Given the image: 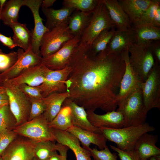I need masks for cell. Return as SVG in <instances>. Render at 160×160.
Segmentation results:
<instances>
[{
	"label": "cell",
	"instance_id": "1",
	"mask_svg": "<svg viewBox=\"0 0 160 160\" xmlns=\"http://www.w3.org/2000/svg\"><path fill=\"white\" fill-rule=\"evenodd\" d=\"M122 52L108 54L103 51L94 56L89 51L76 47L65 82L68 98L86 110H116V99L125 68Z\"/></svg>",
	"mask_w": 160,
	"mask_h": 160
},
{
	"label": "cell",
	"instance_id": "2",
	"mask_svg": "<svg viewBox=\"0 0 160 160\" xmlns=\"http://www.w3.org/2000/svg\"><path fill=\"white\" fill-rule=\"evenodd\" d=\"M99 129L107 140L115 143L118 148L126 151L133 150L136 142L143 134L155 130L154 127L146 122L137 126Z\"/></svg>",
	"mask_w": 160,
	"mask_h": 160
},
{
	"label": "cell",
	"instance_id": "3",
	"mask_svg": "<svg viewBox=\"0 0 160 160\" xmlns=\"http://www.w3.org/2000/svg\"><path fill=\"white\" fill-rule=\"evenodd\" d=\"M116 28L102 0H99L90 21L80 37L77 47L89 50L95 39L106 29Z\"/></svg>",
	"mask_w": 160,
	"mask_h": 160
},
{
	"label": "cell",
	"instance_id": "4",
	"mask_svg": "<svg viewBox=\"0 0 160 160\" xmlns=\"http://www.w3.org/2000/svg\"><path fill=\"white\" fill-rule=\"evenodd\" d=\"M124 119V127L138 126L145 123L147 113L144 105L142 91L139 88L118 106Z\"/></svg>",
	"mask_w": 160,
	"mask_h": 160
},
{
	"label": "cell",
	"instance_id": "5",
	"mask_svg": "<svg viewBox=\"0 0 160 160\" xmlns=\"http://www.w3.org/2000/svg\"><path fill=\"white\" fill-rule=\"evenodd\" d=\"M135 43L128 47L129 62L142 82L147 79L155 60L149 47V42Z\"/></svg>",
	"mask_w": 160,
	"mask_h": 160
},
{
	"label": "cell",
	"instance_id": "6",
	"mask_svg": "<svg viewBox=\"0 0 160 160\" xmlns=\"http://www.w3.org/2000/svg\"><path fill=\"white\" fill-rule=\"evenodd\" d=\"M3 86L8 97L10 109L15 116L17 126L28 121L31 103L29 99L21 90L18 86L5 80Z\"/></svg>",
	"mask_w": 160,
	"mask_h": 160
},
{
	"label": "cell",
	"instance_id": "7",
	"mask_svg": "<svg viewBox=\"0 0 160 160\" xmlns=\"http://www.w3.org/2000/svg\"><path fill=\"white\" fill-rule=\"evenodd\" d=\"M13 130L18 135L36 143L47 141H55L49 123L42 114L16 126Z\"/></svg>",
	"mask_w": 160,
	"mask_h": 160
},
{
	"label": "cell",
	"instance_id": "8",
	"mask_svg": "<svg viewBox=\"0 0 160 160\" xmlns=\"http://www.w3.org/2000/svg\"><path fill=\"white\" fill-rule=\"evenodd\" d=\"M74 37L68 24H61L49 30L41 41L40 56L45 58L53 54Z\"/></svg>",
	"mask_w": 160,
	"mask_h": 160
},
{
	"label": "cell",
	"instance_id": "9",
	"mask_svg": "<svg viewBox=\"0 0 160 160\" xmlns=\"http://www.w3.org/2000/svg\"><path fill=\"white\" fill-rule=\"evenodd\" d=\"M143 99L146 112L160 109V66L156 62L144 82L141 84Z\"/></svg>",
	"mask_w": 160,
	"mask_h": 160
},
{
	"label": "cell",
	"instance_id": "10",
	"mask_svg": "<svg viewBox=\"0 0 160 160\" xmlns=\"http://www.w3.org/2000/svg\"><path fill=\"white\" fill-rule=\"evenodd\" d=\"M80 38L79 36L74 37L53 54L45 58L42 57L41 63L52 70H61L68 66Z\"/></svg>",
	"mask_w": 160,
	"mask_h": 160
},
{
	"label": "cell",
	"instance_id": "11",
	"mask_svg": "<svg viewBox=\"0 0 160 160\" xmlns=\"http://www.w3.org/2000/svg\"><path fill=\"white\" fill-rule=\"evenodd\" d=\"M125 68L120 86L116 101L118 105L137 89L142 82L132 68L129 62L128 48L122 52Z\"/></svg>",
	"mask_w": 160,
	"mask_h": 160
},
{
	"label": "cell",
	"instance_id": "12",
	"mask_svg": "<svg viewBox=\"0 0 160 160\" xmlns=\"http://www.w3.org/2000/svg\"><path fill=\"white\" fill-rule=\"evenodd\" d=\"M17 52V58L15 63L7 70L0 73L4 81L14 79L28 68L41 63L42 57L35 53L31 46L25 51L19 48Z\"/></svg>",
	"mask_w": 160,
	"mask_h": 160
},
{
	"label": "cell",
	"instance_id": "13",
	"mask_svg": "<svg viewBox=\"0 0 160 160\" xmlns=\"http://www.w3.org/2000/svg\"><path fill=\"white\" fill-rule=\"evenodd\" d=\"M71 70L69 66L58 70L48 69L44 82L37 86L43 97L54 92H67L65 82Z\"/></svg>",
	"mask_w": 160,
	"mask_h": 160
},
{
	"label": "cell",
	"instance_id": "14",
	"mask_svg": "<svg viewBox=\"0 0 160 160\" xmlns=\"http://www.w3.org/2000/svg\"><path fill=\"white\" fill-rule=\"evenodd\" d=\"M36 142L18 135L1 156L3 160H32Z\"/></svg>",
	"mask_w": 160,
	"mask_h": 160
},
{
	"label": "cell",
	"instance_id": "15",
	"mask_svg": "<svg viewBox=\"0 0 160 160\" xmlns=\"http://www.w3.org/2000/svg\"><path fill=\"white\" fill-rule=\"evenodd\" d=\"M42 1V0H23V6L29 9L33 15L34 27L31 31L32 41L31 47L33 51L39 56L41 39L44 34L49 31L44 25L42 22L43 20L39 14V9Z\"/></svg>",
	"mask_w": 160,
	"mask_h": 160
},
{
	"label": "cell",
	"instance_id": "16",
	"mask_svg": "<svg viewBox=\"0 0 160 160\" xmlns=\"http://www.w3.org/2000/svg\"><path fill=\"white\" fill-rule=\"evenodd\" d=\"M51 130L55 141L71 150L76 160H92L89 151L81 146L80 142L73 134L67 131L52 128Z\"/></svg>",
	"mask_w": 160,
	"mask_h": 160
},
{
	"label": "cell",
	"instance_id": "17",
	"mask_svg": "<svg viewBox=\"0 0 160 160\" xmlns=\"http://www.w3.org/2000/svg\"><path fill=\"white\" fill-rule=\"evenodd\" d=\"M88 119L94 127L98 128L116 129L124 127V117L120 112L113 111L100 115L95 111L86 110Z\"/></svg>",
	"mask_w": 160,
	"mask_h": 160
},
{
	"label": "cell",
	"instance_id": "18",
	"mask_svg": "<svg viewBox=\"0 0 160 160\" xmlns=\"http://www.w3.org/2000/svg\"><path fill=\"white\" fill-rule=\"evenodd\" d=\"M48 70L41 63L28 68L17 76L8 80L17 86L25 84L31 86L37 87L44 82Z\"/></svg>",
	"mask_w": 160,
	"mask_h": 160
},
{
	"label": "cell",
	"instance_id": "19",
	"mask_svg": "<svg viewBox=\"0 0 160 160\" xmlns=\"http://www.w3.org/2000/svg\"><path fill=\"white\" fill-rule=\"evenodd\" d=\"M135 42L132 27L125 30H116L104 51L107 54L121 53Z\"/></svg>",
	"mask_w": 160,
	"mask_h": 160
},
{
	"label": "cell",
	"instance_id": "20",
	"mask_svg": "<svg viewBox=\"0 0 160 160\" xmlns=\"http://www.w3.org/2000/svg\"><path fill=\"white\" fill-rule=\"evenodd\" d=\"M158 138L156 135L145 133L137 140L134 149L143 160H148L152 157L160 155V149L156 145Z\"/></svg>",
	"mask_w": 160,
	"mask_h": 160
},
{
	"label": "cell",
	"instance_id": "21",
	"mask_svg": "<svg viewBox=\"0 0 160 160\" xmlns=\"http://www.w3.org/2000/svg\"><path fill=\"white\" fill-rule=\"evenodd\" d=\"M74 135L81 142L82 147L89 150L91 144L97 146L100 150L106 146L107 140L103 134L85 130L72 126L67 131Z\"/></svg>",
	"mask_w": 160,
	"mask_h": 160
},
{
	"label": "cell",
	"instance_id": "22",
	"mask_svg": "<svg viewBox=\"0 0 160 160\" xmlns=\"http://www.w3.org/2000/svg\"><path fill=\"white\" fill-rule=\"evenodd\" d=\"M63 105H68L71 108L73 126L91 132L102 134L99 128L91 124L88 119L86 111L83 107L68 98L64 101Z\"/></svg>",
	"mask_w": 160,
	"mask_h": 160
},
{
	"label": "cell",
	"instance_id": "23",
	"mask_svg": "<svg viewBox=\"0 0 160 160\" xmlns=\"http://www.w3.org/2000/svg\"><path fill=\"white\" fill-rule=\"evenodd\" d=\"M116 30H126L132 27L127 16L117 0H102Z\"/></svg>",
	"mask_w": 160,
	"mask_h": 160
},
{
	"label": "cell",
	"instance_id": "24",
	"mask_svg": "<svg viewBox=\"0 0 160 160\" xmlns=\"http://www.w3.org/2000/svg\"><path fill=\"white\" fill-rule=\"evenodd\" d=\"M118 1L132 25L140 20L152 0H119Z\"/></svg>",
	"mask_w": 160,
	"mask_h": 160
},
{
	"label": "cell",
	"instance_id": "25",
	"mask_svg": "<svg viewBox=\"0 0 160 160\" xmlns=\"http://www.w3.org/2000/svg\"><path fill=\"white\" fill-rule=\"evenodd\" d=\"M41 10L46 18L45 25L49 30L61 24H68L71 15L76 10L64 6L59 9L50 8H42Z\"/></svg>",
	"mask_w": 160,
	"mask_h": 160
},
{
	"label": "cell",
	"instance_id": "26",
	"mask_svg": "<svg viewBox=\"0 0 160 160\" xmlns=\"http://www.w3.org/2000/svg\"><path fill=\"white\" fill-rule=\"evenodd\" d=\"M69 96V93L67 92H56L43 98L45 109L42 115L49 123L53 120L59 112L64 102Z\"/></svg>",
	"mask_w": 160,
	"mask_h": 160
},
{
	"label": "cell",
	"instance_id": "27",
	"mask_svg": "<svg viewBox=\"0 0 160 160\" xmlns=\"http://www.w3.org/2000/svg\"><path fill=\"white\" fill-rule=\"evenodd\" d=\"M136 43H147L160 40V27L137 22L132 25Z\"/></svg>",
	"mask_w": 160,
	"mask_h": 160
},
{
	"label": "cell",
	"instance_id": "28",
	"mask_svg": "<svg viewBox=\"0 0 160 160\" xmlns=\"http://www.w3.org/2000/svg\"><path fill=\"white\" fill-rule=\"evenodd\" d=\"M13 32L12 37L16 47L25 51L31 46L32 34L25 24L18 21L11 24L9 26Z\"/></svg>",
	"mask_w": 160,
	"mask_h": 160
},
{
	"label": "cell",
	"instance_id": "29",
	"mask_svg": "<svg viewBox=\"0 0 160 160\" xmlns=\"http://www.w3.org/2000/svg\"><path fill=\"white\" fill-rule=\"evenodd\" d=\"M93 12H84L76 10L73 12L68 25L71 33L74 37H81L89 24Z\"/></svg>",
	"mask_w": 160,
	"mask_h": 160
},
{
	"label": "cell",
	"instance_id": "30",
	"mask_svg": "<svg viewBox=\"0 0 160 160\" xmlns=\"http://www.w3.org/2000/svg\"><path fill=\"white\" fill-rule=\"evenodd\" d=\"M23 4V0L7 1L1 12L0 20L5 25L9 26L18 22L19 11Z\"/></svg>",
	"mask_w": 160,
	"mask_h": 160
},
{
	"label": "cell",
	"instance_id": "31",
	"mask_svg": "<svg viewBox=\"0 0 160 160\" xmlns=\"http://www.w3.org/2000/svg\"><path fill=\"white\" fill-rule=\"evenodd\" d=\"M50 128L67 131L73 126L71 110L68 106L62 105L61 108L53 120L49 123Z\"/></svg>",
	"mask_w": 160,
	"mask_h": 160
},
{
	"label": "cell",
	"instance_id": "32",
	"mask_svg": "<svg viewBox=\"0 0 160 160\" xmlns=\"http://www.w3.org/2000/svg\"><path fill=\"white\" fill-rule=\"evenodd\" d=\"M116 31V28H113L106 29L102 31L93 41L89 50V53L95 56L104 51Z\"/></svg>",
	"mask_w": 160,
	"mask_h": 160
},
{
	"label": "cell",
	"instance_id": "33",
	"mask_svg": "<svg viewBox=\"0 0 160 160\" xmlns=\"http://www.w3.org/2000/svg\"><path fill=\"white\" fill-rule=\"evenodd\" d=\"M17 126L16 119L9 104L0 108V133L13 130Z\"/></svg>",
	"mask_w": 160,
	"mask_h": 160
},
{
	"label": "cell",
	"instance_id": "34",
	"mask_svg": "<svg viewBox=\"0 0 160 160\" xmlns=\"http://www.w3.org/2000/svg\"><path fill=\"white\" fill-rule=\"evenodd\" d=\"M99 0H64V7L87 12H93L95 9Z\"/></svg>",
	"mask_w": 160,
	"mask_h": 160
},
{
	"label": "cell",
	"instance_id": "35",
	"mask_svg": "<svg viewBox=\"0 0 160 160\" xmlns=\"http://www.w3.org/2000/svg\"><path fill=\"white\" fill-rule=\"evenodd\" d=\"M56 150L55 141H47L36 143L34 149V156L38 160H47Z\"/></svg>",
	"mask_w": 160,
	"mask_h": 160
},
{
	"label": "cell",
	"instance_id": "36",
	"mask_svg": "<svg viewBox=\"0 0 160 160\" xmlns=\"http://www.w3.org/2000/svg\"><path fill=\"white\" fill-rule=\"evenodd\" d=\"M89 151L94 160H117V153H111L107 145L102 150L90 148Z\"/></svg>",
	"mask_w": 160,
	"mask_h": 160
},
{
	"label": "cell",
	"instance_id": "37",
	"mask_svg": "<svg viewBox=\"0 0 160 160\" xmlns=\"http://www.w3.org/2000/svg\"><path fill=\"white\" fill-rule=\"evenodd\" d=\"M17 58V51H12L7 53L3 52H0V73L5 71L11 68L16 62Z\"/></svg>",
	"mask_w": 160,
	"mask_h": 160
},
{
	"label": "cell",
	"instance_id": "38",
	"mask_svg": "<svg viewBox=\"0 0 160 160\" xmlns=\"http://www.w3.org/2000/svg\"><path fill=\"white\" fill-rule=\"evenodd\" d=\"M18 136L13 130L0 133V156Z\"/></svg>",
	"mask_w": 160,
	"mask_h": 160
},
{
	"label": "cell",
	"instance_id": "39",
	"mask_svg": "<svg viewBox=\"0 0 160 160\" xmlns=\"http://www.w3.org/2000/svg\"><path fill=\"white\" fill-rule=\"evenodd\" d=\"M160 6V0H152V1L141 18L137 22L151 25L156 10Z\"/></svg>",
	"mask_w": 160,
	"mask_h": 160
},
{
	"label": "cell",
	"instance_id": "40",
	"mask_svg": "<svg viewBox=\"0 0 160 160\" xmlns=\"http://www.w3.org/2000/svg\"><path fill=\"white\" fill-rule=\"evenodd\" d=\"M29 99L31 102V107L28 121L31 120L43 114L45 109V106L43 98L39 99Z\"/></svg>",
	"mask_w": 160,
	"mask_h": 160
},
{
	"label": "cell",
	"instance_id": "41",
	"mask_svg": "<svg viewBox=\"0 0 160 160\" xmlns=\"http://www.w3.org/2000/svg\"><path fill=\"white\" fill-rule=\"evenodd\" d=\"M110 146L113 150L117 153L121 160H143L134 149L123 151L114 145H110Z\"/></svg>",
	"mask_w": 160,
	"mask_h": 160
},
{
	"label": "cell",
	"instance_id": "42",
	"mask_svg": "<svg viewBox=\"0 0 160 160\" xmlns=\"http://www.w3.org/2000/svg\"><path fill=\"white\" fill-rule=\"evenodd\" d=\"M21 90L29 98L39 99L43 97L37 87H33L25 84L18 86Z\"/></svg>",
	"mask_w": 160,
	"mask_h": 160
},
{
	"label": "cell",
	"instance_id": "43",
	"mask_svg": "<svg viewBox=\"0 0 160 160\" xmlns=\"http://www.w3.org/2000/svg\"><path fill=\"white\" fill-rule=\"evenodd\" d=\"M149 47L153 55L155 61L160 64V40L153 41L149 42Z\"/></svg>",
	"mask_w": 160,
	"mask_h": 160
},
{
	"label": "cell",
	"instance_id": "44",
	"mask_svg": "<svg viewBox=\"0 0 160 160\" xmlns=\"http://www.w3.org/2000/svg\"><path fill=\"white\" fill-rule=\"evenodd\" d=\"M0 42L9 49H12L16 47L11 36H6L0 33Z\"/></svg>",
	"mask_w": 160,
	"mask_h": 160
},
{
	"label": "cell",
	"instance_id": "45",
	"mask_svg": "<svg viewBox=\"0 0 160 160\" xmlns=\"http://www.w3.org/2000/svg\"><path fill=\"white\" fill-rule=\"evenodd\" d=\"M151 25L157 27H160V6L156 11Z\"/></svg>",
	"mask_w": 160,
	"mask_h": 160
},
{
	"label": "cell",
	"instance_id": "46",
	"mask_svg": "<svg viewBox=\"0 0 160 160\" xmlns=\"http://www.w3.org/2000/svg\"><path fill=\"white\" fill-rule=\"evenodd\" d=\"M56 0H42L41 7L42 8H49L52 6Z\"/></svg>",
	"mask_w": 160,
	"mask_h": 160
},
{
	"label": "cell",
	"instance_id": "47",
	"mask_svg": "<svg viewBox=\"0 0 160 160\" xmlns=\"http://www.w3.org/2000/svg\"><path fill=\"white\" fill-rule=\"evenodd\" d=\"M0 100H8L6 89L3 85L0 87Z\"/></svg>",
	"mask_w": 160,
	"mask_h": 160
},
{
	"label": "cell",
	"instance_id": "48",
	"mask_svg": "<svg viewBox=\"0 0 160 160\" xmlns=\"http://www.w3.org/2000/svg\"><path fill=\"white\" fill-rule=\"evenodd\" d=\"M63 156L58 154L57 151L54 152L47 160H63Z\"/></svg>",
	"mask_w": 160,
	"mask_h": 160
},
{
	"label": "cell",
	"instance_id": "49",
	"mask_svg": "<svg viewBox=\"0 0 160 160\" xmlns=\"http://www.w3.org/2000/svg\"><path fill=\"white\" fill-rule=\"evenodd\" d=\"M8 104V100H0V108L3 106Z\"/></svg>",
	"mask_w": 160,
	"mask_h": 160
},
{
	"label": "cell",
	"instance_id": "50",
	"mask_svg": "<svg viewBox=\"0 0 160 160\" xmlns=\"http://www.w3.org/2000/svg\"><path fill=\"white\" fill-rule=\"evenodd\" d=\"M6 1V0H0V16L1 10Z\"/></svg>",
	"mask_w": 160,
	"mask_h": 160
},
{
	"label": "cell",
	"instance_id": "51",
	"mask_svg": "<svg viewBox=\"0 0 160 160\" xmlns=\"http://www.w3.org/2000/svg\"><path fill=\"white\" fill-rule=\"evenodd\" d=\"M4 81L0 74V87L3 85Z\"/></svg>",
	"mask_w": 160,
	"mask_h": 160
},
{
	"label": "cell",
	"instance_id": "52",
	"mask_svg": "<svg viewBox=\"0 0 160 160\" xmlns=\"http://www.w3.org/2000/svg\"><path fill=\"white\" fill-rule=\"evenodd\" d=\"M67 153L66 152H65L63 153H62L61 154H60L61 155L63 156V160H67Z\"/></svg>",
	"mask_w": 160,
	"mask_h": 160
},
{
	"label": "cell",
	"instance_id": "53",
	"mask_svg": "<svg viewBox=\"0 0 160 160\" xmlns=\"http://www.w3.org/2000/svg\"><path fill=\"white\" fill-rule=\"evenodd\" d=\"M155 157L156 160H160V155L156 156Z\"/></svg>",
	"mask_w": 160,
	"mask_h": 160
},
{
	"label": "cell",
	"instance_id": "54",
	"mask_svg": "<svg viewBox=\"0 0 160 160\" xmlns=\"http://www.w3.org/2000/svg\"><path fill=\"white\" fill-rule=\"evenodd\" d=\"M148 160H156L155 156H153L150 158Z\"/></svg>",
	"mask_w": 160,
	"mask_h": 160
},
{
	"label": "cell",
	"instance_id": "55",
	"mask_svg": "<svg viewBox=\"0 0 160 160\" xmlns=\"http://www.w3.org/2000/svg\"><path fill=\"white\" fill-rule=\"evenodd\" d=\"M32 160H38L36 158L34 157L33 159Z\"/></svg>",
	"mask_w": 160,
	"mask_h": 160
},
{
	"label": "cell",
	"instance_id": "56",
	"mask_svg": "<svg viewBox=\"0 0 160 160\" xmlns=\"http://www.w3.org/2000/svg\"><path fill=\"white\" fill-rule=\"evenodd\" d=\"M0 160H3L1 156H0Z\"/></svg>",
	"mask_w": 160,
	"mask_h": 160
},
{
	"label": "cell",
	"instance_id": "57",
	"mask_svg": "<svg viewBox=\"0 0 160 160\" xmlns=\"http://www.w3.org/2000/svg\"><path fill=\"white\" fill-rule=\"evenodd\" d=\"M2 52V50L1 49H0V53Z\"/></svg>",
	"mask_w": 160,
	"mask_h": 160
},
{
	"label": "cell",
	"instance_id": "58",
	"mask_svg": "<svg viewBox=\"0 0 160 160\" xmlns=\"http://www.w3.org/2000/svg\"><path fill=\"white\" fill-rule=\"evenodd\" d=\"M0 49H1V48H0Z\"/></svg>",
	"mask_w": 160,
	"mask_h": 160
}]
</instances>
